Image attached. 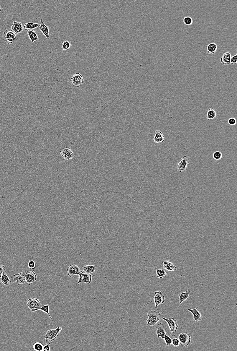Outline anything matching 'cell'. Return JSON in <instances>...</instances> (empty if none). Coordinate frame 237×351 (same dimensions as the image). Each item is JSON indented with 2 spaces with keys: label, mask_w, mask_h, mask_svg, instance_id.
<instances>
[{
  "label": "cell",
  "mask_w": 237,
  "mask_h": 351,
  "mask_svg": "<svg viewBox=\"0 0 237 351\" xmlns=\"http://www.w3.org/2000/svg\"><path fill=\"white\" fill-rule=\"evenodd\" d=\"M148 319L147 320V325L151 326H154L162 318V316L160 312L155 311H151L148 312Z\"/></svg>",
  "instance_id": "6da1fadb"
},
{
  "label": "cell",
  "mask_w": 237,
  "mask_h": 351,
  "mask_svg": "<svg viewBox=\"0 0 237 351\" xmlns=\"http://www.w3.org/2000/svg\"><path fill=\"white\" fill-rule=\"evenodd\" d=\"M27 272L24 271L20 273L12 275L11 280L12 283H16L19 286H22L26 284V275Z\"/></svg>",
  "instance_id": "7a4b0ae2"
},
{
  "label": "cell",
  "mask_w": 237,
  "mask_h": 351,
  "mask_svg": "<svg viewBox=\"0 0 237 351\" xmlns=\"http://www.w3.org/2000/svg\"><path fill=\"white\" fill-rule=\"evenodd\" d=\"M62 329L61 327H58L56 326V329H50L47 332V333L44 336V338L46 339V344H47V340L53 341L55 340L59 335Z\"/></svg>",
  "instance_id": "3957f363"
},
{
  "label": "cell",
  "mask_w": 237,
  "mask_h": 351,
  "mask_svg": "<svg viewBox=\"0 0 237 351\" xmlns=\"http://www.w3.org/2000/svg\"><path fill=\"white\" fill-rule=\"evenodd\" d=\"M178 339L180 344L184 347L188 346L191 342V337L190 334L185 331L179 334Z\"/></svg>",
  "instance_id": "277c9868"
},
{
  "label": "cell",
  "mask_w": 237,
  "mask_h": 351,
  "mask_svg": "<svg viewBox=\"0 0 237 351\" xmlns=\"http://www.w3.org/2000/svg\"><path fill=\"white\" fill-rule=\"evenodd\" d=\"M3 34L5 41L8 44L12 43L17 36L16 33L9 28L5 30Z\"/></svg>",
  "instance_id": "5b68a950"
},
{
  "label": "cell",
  "mask_w": 237,
  "mask_h": 351,
  "mask_svg": "<svg viewBox=\"0 0 237 351\" xmlns=\"http://www.w3.org/2000/svg\"><path fill=\"white\" fill-rule=\"evenodd\" d=\"M190 158L188 156H185L182 157L179 162L177 163L176 168L178 171L181 173L185 171L187 165L190 163Z\"/></svg>",
  "instance_id": "8992f818"
},
{
  "label": "cell",
  "mask_w": 237,
  "mask_h": 351,
  "mask_svg": "<svg viewBox=\"0 0 237 351\" xmlns=\"http://www.w3.org/2000/svg\"><path fill=\"white\" fill-rule=\"evenodd\" d=\"M84 80L82 76L79 73H75L73 75L70 79L73 86L76 87H79L81 86L82 84L83 83Z\"/></svg>",
  "instance_id": "52a82bcc"
},
{
  "label": "cell",
  "mask_w": 237,
  "mask_h": 351,
  "mask_svg": "<svg viewBox=\"0 0 237 351\" xmlns=\"http://www.w3.org/2000/svg\"><path fill=\"white\" fill-rule=\"evenodd\" d=\"M163 320L166 321L169 325L170 331L172 334L176 333L177 331L179 325L176 319L174 318H170L169 319H167L164 317H162Z\"/></svg>",
  "instance_id": "ba28073f"
},
{
  "label": "cell",
  "mask_w": 237,
  "mask_h": 351,
  "mask_svg": "<svg viewBox=\"0 0 237 351\" xmlns=\"http://www.w3.org/2000/svg\"><path fill=\"white\" fill-rule=\"evenodd\" d=\"M60 153L63 157L66 160L72 159L74 154L70 147H65L61 149Z\"/></svg>",
  "instance_id": "9c48e42d"
},
{
  "label": "cell",
  "mask_w": 237,
  "mask_h": 351,
  "mask_svg": "<svg viewBox=\"0 0 237 351\" xmlns=\"http://www.w3.org/2000/svg\"><path fill=\"white\" fill-rule=\"evenodd\" d=\"M154 302L155 304V308L157 309L158 306L160 304H163L165 302V298L164 295L161 291L155 292L153 297Z\"/></svg>",
  "instance_id": "30bf717a"
},
{
  "label": "cell",
  "mask_w": 237,
  "mask_h": 351,
  "mask_svg": "<svg viewBox=\"0 0 237 351\" xmlns=\"http://www.w3.org/2000/svg\"><path fill=\"white\" fill-rule=\"evenodd\" d=\"M12 283L11 280L9 278L7 275L4 272L0 278V286L2 288H9L11 287Z\"/></svg>",
  "instance_id": "8fae6325"
},
{
  "label": "cell",
  "mask_w": 237,
  "mask_h": 351,
  "mask_svg": "<svg viewBox=\"0 0 237 351\" xmlns=\"http://www.w3.org/2000/svg\"><path fill=\"white\" fill-rule=\"evenodd\" d=\"M67 271L68 276L70 278H73L75 275L79 274L81 273L79 266L75 264L69 266L67 268Z\"/></svg>",
  "instance_id": "7c38bea8"
},
{
  "label": "cell",
  "mask_w": 237,
  "mask_h": 351,
  "mask_svg": "<svg viewBox=\"0 0 237 351\" xmlns=\"http://www.w3.org/2000/svg\"><path fill=\"white\" fill-rule=\"evenodd\" d=\"M156 332L157 334L158 338L162 337L163 340L167 332V326L162 323L158 324L156 326Z\"/></svg>",
  "instance_id": "4fadbf2b"
},
{
  "label": "cell",
  "mask_w": 237,
  "mask_h": 351,
  "mask_svg": "<svg viewBox=\"0 0 237 351\" xmlns=\"http://www.w3.org/2000/svg\"><path fill=\"white\" fill-rule=\"evenodd\" d=\"M79 276V280L77 282L78 285H80V283L84 282L87 284L90 283L92 280V275L91 274L81 272L78 274Z\"/></svg>",
  "instance_id": "5bb4252c"
},
{
  "label": "cell",
  "mask_w": 237,
  "mask_h": 351,
  "mask_svg": "<svg viewBox=\"0 0 237 351\" xmlns=\"http://www.w3.org/2000/svg\"><path fill=\"white\" fill-rule=\"evenodd\" d=\"M27 304L31 311L34 309L39 308L41 305L40 301L36 298L29 299L27 301Z\"/></svg>",
  "instance_id": "9a60e30c"
},
{
  "label": "cell",
  "mask_w": 237,
  "mask_h": 351,
  "mask_svg": "<svg viewBox=\"0 0 237 351\" xmlns=\"http://www.w3.org/2000/svg\"><path fill=\"white\" fill-rule=\"evenodd\" d=\"M37 276L34 271L27 272L26 275V284L28 285H31L36 281Z\"/></svg>",
  "instance_id": "2e32d148"
},
{
  "label": "cell",
  "mask_w": 237,
  "mask_h": 351,
  "mask_svg": "<svg viewBox=\"0 0 237 351\" xmlns=\"http://www.w3.org/2000/svg\"><path fill=\"white\" fill-rule=\"evenodd\" d=\"M39 28L41 32L43 33L47 39H50L49 29L48 26L46 25L42 19H41V24L39 26Z\"/></svg>",
  "instance_id": "e0dca14e"
},
{
  "label": "cell",
  "mask_w": 237,
  "mask_h": 351,
  "mask_svg": "<svg viewBox=\"0 0 237 351\" xmlns=\"http://www.w3.org/2000/svg\"><path fill=\"white\" fill-rule=\"evenodd\" d=\"M23 29L24 27L21 22L14 21L13 25L11 26V30L17 35L22 32Z\"/></svg>",
  "instance_id": "ac0fdd59"
},
{
  "label": "cell",
  "mask_w": 237,
  "mask_h": 351,
  "mask_svg": "<svg viewBox=\"0 0 237 351\" xmlns=\"http://www.w3.org/2000/svg\"><path fill=\"white\" fill-rule=\"evenodd\" d=\"M162 263L164 269L168 271L172 272L177 270L176 266L169 260L163 261Z\"/></svg>",
  "instance_id": "d6986e66"
},
{
  "label": "cell",
  "mask_w": 237,
  "mask_h": 351,
  "mask_svg": "<svg viewBox=\"0 0 237 351\" xmlns=\"http://www.w3.org/2000/svg\"><path fill=\"white\" fill-rule=\"evenodd\" d=\"M96 269L97 267L95 266L94 265H88L82 266L80 268V270L81 272L85 273L88 274H91L95 272Z\"/></svg>",
  "instance_id": "ffe728a7"
},
{
  "label": "cell",
  "mask_w": 237,
  "mask_h": 351,
  "mask_svg": "<svg viewBox=\"0 0 237 351\" xmlns=\"http://www.w3.org/2000/svg\"><path fill=\"white\" fill-rule=\"evenodd\" d=\"M153 138L154 142L156 143H163L164 141V136L162 133L159 130H156Z\"/></svg>",
  "instance_id": "44dd1931"
},
{
  "label": "cell",
  "mask_w": 237,
  "mask_h": 351,
  "mask_svg": "<svg viewBox=\"0 0 237 351\" xmlns=\"http://www.w3.org/2000/svg\"><path fill=\"white\" fill-rule=\"evenodd\" d=\"M198 307L195 309H191L188 308L187 310L191 312L193 315L194 321L196 322H198L202 320V317L200 313L198 310Z\"/></svg>",
  "instance_id": "7402d4cb"
},
{
  "label": "cell",
  "mask_w": 237,
  "mask_h": 351,
  "mask_svg": "<svg viewBox=\"0 0 237 351\" xmlns=\"http://www.w3.org/2000/svg\"><path fill=\"white\" fill-rule=\"evenodd\" d=\"M231 53L229 52H227L223 54L222 57L220 58V61L224 65H229L231 63Z\"/></svg>",
  "instance_id": "603a6c76"
},
{
  "label": "cell",
  "mask_w": 237,
  "mask_h": 351,
  "mask_svg": "<svg viewBox=\"0 0 237 351\" xmlns=\"http://www.w3.org/2000/svg\"><path fill=\"white\" fill-rule=\"evenodd\" d=\"M191 295V292L190 290H187L184 292L179 293L178 296L180 299V304L184 301L187 300Z\"/></svg>",
  "instance_id": "cb8c5ba5"
},
{
  "label": "cell",
  "mask_w": 237,
  "mask_h": 351,
  "mask_svg": "<svg viewBox=\"0 0 237 351\" xmlns=\"http://www.w3.org/2000/svg\"><path fill=\"white\" fill-rule=\"evenodd\" d=\"M27 32L28 36L32 43L35 41H37L39 40L37 33L35 31L33 30H27Z\"/></svg>",
  "instance_id": "d4e9b609"
},
{
  "label": "cell",
  "mask_w": 237,
  "mask_h": 351,
  "mask_svg": "<svg viewBox=\"0 0 237 351\" xmlns=\"http://www.w3.org/2000/svg\"><path fill=\"white\" fill-rule=\"evenodd\" d=\"M207 49L208 54H214L217 50V45L214 43H210L207 46Z\"/></svg>",
  "instance_id": "484cf974"
},
{
  "label": "cell",
  "mask_w": 237,
  "mask_h": 351,
  "mask_svg": "<svg viewBox=\"0 0 237 351\" xmlns=\"http://www.w3.org/2000/svg\"><path fill=\"white\" fill-rule=\"evenodd\" d=\"M217 113L214 109L210 108L208 110L207 118L208 120H213L217 117Z\"/></svg>",
  "instance_id": "4316f807"
},
{
  "label": "cell",
  "mask_w": 237,
  "mask_h": 351,
  "mask_svg": "<svg viewBox=\"0 0 237 351\" xmlns=\"http://www.w3.org/2000/svg\"><path fill=\"white\" fill-rule=\"evenodd\" d=\"M39 25L38 23L28 22L26 23L25 24L24 28L25 30H32L35 29V28L39 27Z\"/></svg>",
  "instance_id": "83f0119b"
},
{
  "label": "cell",
  "mask_w": 237,
  "mask_h": 351,
  "mask_svg": "<svg viewBox=\"0 0 237 351\" xmlns=\"http://www.w3.org/2000/svg\"><path fill=\"white\" fill-rule=\"evenodd\" d=\"M39 310L42 311H43L44 312L48 314V315H49V317H50V319H51L52 321H53L52 318L51 317L50 315V313H49V305H45L44 306H42L41 308H37V309H34V310H32L31 311L32 312H34L37 311Z\"/></svg>",
  "instance_id": "f1b7e54d"
},
{
  "label": "cell",
  "mask_w": 237,
  "mask_h": 351,
  "mask_svg": "<svg viewBox=\"0 0 237 351\" xmlns=\"http://www.w3.org/2000/svg\"><path fill=\"white\" fill-rule=\"evenodd\" d=\"M165 269H157L156 271V277L158 278L162 279L167 276V274Z\"/></svg>",
  "instance_id": "f546056e"
},
{
  "label": "cell",
  "mask_w": 237,
  "mask_h": 351,
  "mask_svg": "<svg viewBox=\"0 0 237 351\" xmlns=\"http://www.w3.org/2000/svg\"><path fill=\"white\" fill-rule=\"evenodd\" d=\"M44 346L41 343L37 342L33 345V348L35 351H43Z\"/></svg>",
  "instance_id": "4dcf8cb0"
},
{
  "label": "cell",
  "mask_w": 237,
  "mask_h": 351,
  "mask_svg": "<svg viewBox=\"0 0 237 351\" xmlns=\"http://www.w3.org/2000/svg\"><path fill=\"white\" fill-rule=\"evenodd\" d=\"M172 340V344L175 347H179L180 344V342L177 336L172 335L170 336Z\"/></svg>",
  "instance_id": "1f68e13d"
},
{
  "label": "cell",
  "mask_w": 237,
  "mask_h": 351,
  "mask_svg": "<svg viewBox=\"0 0 237 351\" xmlns=\"http://www.w3.org/2000/svg\"><path fill=\"white\" fill-rule=\"evenodd\" d=\"M62 47L61 49L63 50H66L68 49L72 46V44L68 41H64L62 42Z\"/></svg>",
  "instance_id": "d6a6232c"
},
{
  "label": "cell",
  "mask_w": 237,
  "mask_h": 351,
  "mask_svg": "<svg viewBox=\"0 0 237 351\" xmlns=\"http://www.w3.org/2000/svg\"><path fill=\"white\" fill-rule=\"evenodd\" d=\"M183 22L186 25H191L193 22L192 19L190 17L187 16L184 18Z\"/></svg>",
  "instance_id": "836d02e7"
},
{
  "label": "cell",
  "mask_w": 237,
  "mask_h": 351,
  "mask_svg": "<svg viewBox=\"0 0 237 351\" xmlns=\"http://www.w3.org/2000/svg\"><path fill=\"white\" fill-rule=\"evenodd\" d=\"M213 156L215 160H218L222 158V154L219 151H216L213 154Z\"/></svg>",
  "instance_id": "e575fe53"
},
{
  "label": "cell",
  "mask_w": 237,
  "mask_h": 351,
  "mask_svg": "<svg viewBox=\"0 0 237 351\" xmlns=\"http://www.w3.org/2000/svg\"><path fill=\"white\" fill-rule=\"evenodd\" d=\"M164 340L166 344L168 346H169L172 344V340L170 337L168 336L167 335V334L165 336Z\"/></svg>",
  "instance_id": "d590c367"
},
{
  "label": "cell",
  "mask_w": 237,
  "mask_h": 351,
  "mask_svg": "<svg viewBox=\"0 0 237 351\" xmlns=\"http://www.w3.org/2000/svg\"><path fill=\"white\" fill-rule=\"evenodd\" d=\"M28 267L31 269H35L36 265H35V263L34 260H30L29 262L28 263Z\"/></svg>",
  "instance_id": "8d00e7d4"
},
{
  "label": "cell",
  "mask_w": 237,
  "mask_h": 351,
  "mask_svg": "<svg viewBox=\"0 0 237 351\" xmlns=\"http://www.w3.org/2000/svg\"><path fill=\"white\" fill-rule=\"evenodd\" d=\"M228 124L231 125H235L236 124V120L235 118H231L228 120Z\"/></svg>",
  "instance_id": "74e56055"
},
{
  "label": "cell",
  "mask_w": 237,
  "mask_h": 351,
  "mask_svg": "<svg viewBox=\"0 0 237 351\" xmlns=\"http://www.w3.org/2000/svg\"><path fill=\"white\" fill-rule=\"evenodd\" d=\"M237 54H236V55L231 57L230 63L231 64L236 65L237 64Z\"/></svg>",
  "instance_id": "f35d334b"
},
{
  "label": "cell",
  "mask_w": 237,
  "mask_h": 351,
  "mask_svg": "<svg viewBox=\"0 0 237 351\" xmlns=\"http://www.w3.org/2000/svg\"><path fill=\"white\" fill-rule=\"evenodd\" d=\"M6 269V267L4 265L0 264V278H1L3 273L5 271Z\"/></svg>",
  "instance_id": "ab89813d"
},
{
  "label": "cell",
  "mask_w": 237,
  "mask_h": 351,
  "mask_svg": "<svg viewBox=\"0 0 237 351\" xmlns=\"http://www.w3.org/2000/svg\"><path fill=\"white\" fill-rule=\"evenodd\" d=\"M52 342V341H50V343L48 344H46L44 346V351L46 350L47 351H50V344Z\"/></svg>",
  "instance_id": "60d3db41"
},
{
  "label": "cell",
  "mask_w": 237,
  "mask_h": 351,
  "mask_svg": "<svg viewBox=\"0 0 237 351\" xmlns=\"http://www.w3.org/2000/svg\"><path fill=\"white\" fill-rule=\"evenodd\" d=\"M1 5H0V12H1Z\"/></svg>",
  "instance_id": "b9f144b4"
}]
</instances>
